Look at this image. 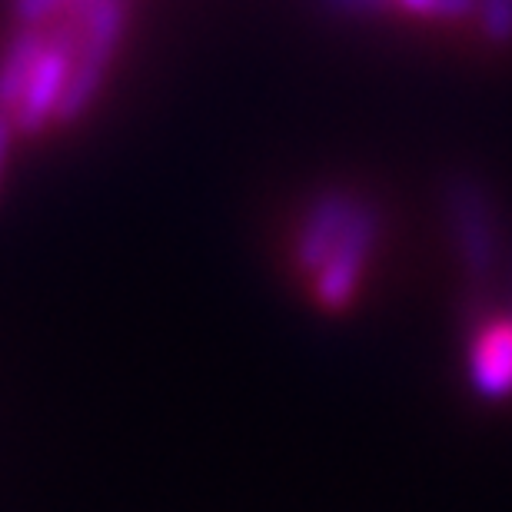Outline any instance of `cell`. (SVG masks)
Wrapping results in <instances>:
<instances>
[{
	"label": "cell",
	"instance_id": "cell-1",
	"mask_svg": "<svg viewBox=\"0 0 512 512\" xmlns=\"http://www.w3.org/2000/svg\"><path fill=\"white\" fill-rule=\"evenodd\" d=\"M64 17L77 24V50L74 74H70L67 94L57 110V124H77L90 114L107 84L110 64L127 34L130 0H84Z\"/></svg>",
	"mask_w": 512,
	"mask_h": 512
},
{
	"label": "cell",
	"instance_id": "cell-3",
	"mask_svg": "<svg viewBox=\"0 0 512 512\" xmlns=\"http://www.w3.org/2000/svg\"><path fill=\"white\" fill-rule=\"evenodd\" d=\"M44 44H47V24L37 27L20 24L17 34L7 40L4 54H0V114H14Z\"/></svg>",
	"mask_w": 512,
	"mask_h": 512
},
{
	"label": "cell",
	"instance_id": "cell-2",
	"mask_svg": "<svg viewBox=\"0 0 512 512\" xmlns=\"http://www.w3.org/2000/svg\"><path fill=\"white\" fill-rule=\"evenodd\" d=\"M74 50H77V24L70 17H57L47 24V44L40 50L37 67L30 74L20 104L14 107V127L24 137L57 124L60 100L67 94L70 74H74Z\"/></svg>",
	"mask_w": 512,
	"mask_h": 512
},
{
	"label": "cell",
	"instance_id": "cell-5",
	"mask_svg": "<svg viewBox=\"0 0 512 512\" xmlns=\"http://www.w3.org/2000/svg\"><path fill=\"white\" fill-rule=\"evenodd\" d=\"M14 117L0 114V183H4V170H7V157H10V143H14Z\"/></svg>",
	"mask_w": 512,
	"mask_h": 512
},
{
	"label": "cell",
	"instance_id": "cell-4",
	"mask_svg": "<svg viewBox=\"0 0 512 512\" xmlns=\"http://www.w3.org/2000/svg\"><path fill=\"white\" fill-rule=\"evenodd\" d=\"M84 0H10V10H14L17 24H54L57 17L70 14L74 7H80Z\"/></svg>",
	"mask_w": 512,
	"mask_h": 512
}]
</instances>
